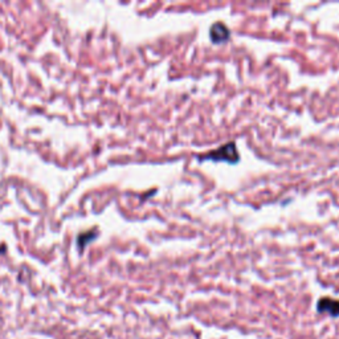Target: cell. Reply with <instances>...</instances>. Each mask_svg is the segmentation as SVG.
Masks as SVG:
<instances>
[{"label": "cell", "mask_w": 339, "mask_h": 339, "mask_svg": "<svg viewBox=\"0 0 339 339\" xmlns=\"http://www.w3.org/2000/svg\"><path fill=\"white\" fill-rule=\"evenodd\" d=\"M198 159L202 160H214V162H228V163H237L240 160V155L237 153L236 144L234 142L221 146L218 150H214L211 153L204 154L198 157Z\"/></svg>", "instance_id": "cell-1"}, {"label": "cell", "mask_w": 339, "mask_h": 339, "mask_svg": "<svg viewBox=\"0 0 339 339\" xmlns=\"http://www.w3.org/2000/svg\"><path fill=\"white\" fill-rule=\"evenodd\" d=\"M230 32L224 23H215L209 29V37L215 44H221L229 38Z\"/></svg>", "instance_id": "cell-2"}, {"label": "cell", "mask_w": 339, "mask_h": 339, "mask_svg": "<svg viewBox=\"0 0 339 339\" xmlns=\"http://www.w3.org/2000/svg\"><path fill=\"white\" fill-rule=\"evenodd\" d=\"M318 310L321 313H327L330 315H338L339 314V301L333 298H322L318 302Z\"/></svg>", "instance_id": "cell-3"}]
</instances>
